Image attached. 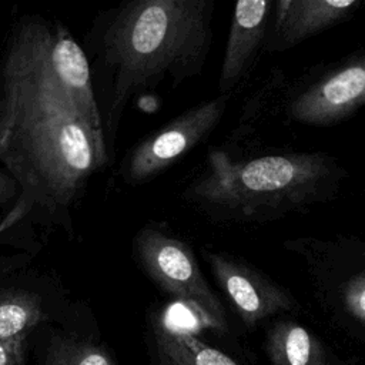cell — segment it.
<instances>
[{"label":"cell","instance_id":"1","mask_svg":"<svg viewBox=\"0 0 365 365\" xmlns=\"http://www.w3.org/2000/svg\"><path fill=\"white\" fill-rule=\"evenodd\" d=\"M50 21L14 23L0 57V168L19 195L0 232L21 228L74 230V210L88 181L103 171L110 148L61 90L48 60Z\"/></svg>","mask_w":365,"mask_h":365},{"label":"cell","instance_id":"2","mask_svg":"<svg viewBox=\"0 0 365 365\" xmlns=\"http://www.w3.org/2000/svg\"><path fill=\"white\" fill-rule=\"evenodd\" d=\"M212 0H134L100 13L87 34L104 137L111 147L128 101L197 77L212 44Z\"/></svg>","mask_w":365,"mask_h":365},{"label":"cell","instance_id":"3","mask_svg":"<svg viewBox=\"0 0 365 365\" xmlns=\"http://www.w3.org/2000/svg\"><path fill=\"white\" fill-rule=\"evenodd\" d=\"M345 175L324 153L234 158L212 148L182 195L212 220L264 222L334 198Z\"/></svg>","mask_w":365,"mask_h":365},{"label":"cell","instance_id":"4","mask_svg":"<svg viewBox=\"0 0 365 365\" xmlns=\"http://www.w3.org/2000/svg\"><path fill=\"white\" fill-rule=\"evenodd\" d=\"M138 268L174 301L201 311L218 328L227 325L225 309L205 279L192 248L160 224L141 227L131 244Z\"/></svg>","mask_w":365,"mask_h":365},{"label":"cell","instance_id":"5","mask_svg":"<svg viewBox=\"0 0 365 365\" xmlns=\"http://www.w3.org/2000/svg\"><path fill=\"white\" fill-rule=\"evenodd\" d=\"M230 94H218L185 110L135 144L121 165L127 184H143L202 143L221 121Z\"/></svg>","mask_w":365,"mask_h":365},{"label":"cell","instance_id":"6","mask_svg":"<svg viewBox=\"0 0 365 365\" xmlns=\"http://www.w3.org/2000/svg\"><path fill=\"white\" fill-rule=\"evenodd\" d=\"M344 314L365 327V242L358 238H297L287 244Z\"/></svg>","mask_w":365,"mask_h":365},{"label":"cell","instance_id":"7","mask_svg":"<svg viewBox=\"0 0 365 365\" xmlns=\"http://www.w3.org/2000/svg\"><path fill=\"white\" fill-rule=\"evenodd\" d=\"M202 255L220 289L245 325L254 327L295 308V299L287 289L247 261L214 250H204Z\"/></svg>","mask_w":365,"mask_h":365},{"label":"cell","instance_id":"8","mask_svg":"<svg viewBox=\"0 0 365 365\" xmlns=\"http://www.w3.org/2000/svg\"><path fill=\"white\" fill-rule=\"evenodd\" d=\"M365 106V53L328 70L298 91L287 106L288 115L308 125H332Z\"/></svg>","mask_w":365,"mask_h":365},{"label":"cell","instance_id":"9","mask_svg":"<svg viewBox=\"0 0 365 365\" xmlns=\"http://www.w3.org/2000/svg\"><path fill=\"white\" fill-rule=\"evenodd\" d=\"M217 325L197 308L173 301L151 317L157 365H238L225 352L201 338L202 329Z\"/></svg>","mask_w":365,"mask_h":365},{"label":"cell","instance_id":"10","mask_svg":"<svg viewBox=\"0 0 365 365\" xmlns=\"http://www.w3.org/2000/svg\"><path fill=\"white\" fill-rule=\"evenodd\" d=\"M17 269L0 278V339L26 345V339L48 319L57 282L46 272Z\"/></svg>","mask_w":365,"mask_h":365},{"label":"cell","instance_id":"11","mask_svg":"<svg viewBox=\"0 0 365 365\" xmlns=\"http://www.w3.org/2000/svg\"><path fill=\"white\" fill-rule=\"evenodd\" d=\"M48 60L61 90L78 114L98 137L106 140L90 58L61 21H50Z\"/></svg>","mask_w":365,"mask_h":365},{"label":"cell","instance_id":"12","mask_svg":"<svg viewBox=\"0 0 365 365\" xmlns=\"http://www.w3.org/2000/svg\"><path fill=\"white\" fill-rule=\"evenodd\" d=\"M272 7V0L235 3L218 77L220 94H230L251 70L259 51L265 50Z\"/></svg>","mask_w":365,"mask_h":365},{"label":"cell","instance_id":"13","mask_svg":"<svg viewBox=\"0 0 365 365\" xmlns=\"http://www.w3.org/2000/svg\"><path fill=\"white\" fill-rule=\"evenodd\" d=\"M358 0H278L274 1L265 51H282L346 20Z\"/></svg>","mask_w":365,"mask_h":365},{"label":"cell","instance_id":"14","mask_svg":"<svg viewBox=\"0 0 365 365\" xmlns=\"http://www.w3.org/2000/svg\"><path fill=\"white\" fill-rule=\"evenodd\" d=\"M265 351L272 365H328L319 339L291 319L278 321L269 328Z\"/></svg>","mask_w":365,"mask_h":365},{"label":"cell","instance_id":"15","mask_svg":"<svg viewBox=\"0 0 365 365\" xmlns=\"http://www.w3.org/2000/svg\"><path fill=\"white\" fill-rule=\"evenodd\" d=\"M47 365H115L108 352L87 339L56 335L51 339Z\"/></svg>","mask_w":365,"mask_h":365},{"label":"cell","instance_id":"16","mask_svg":"<svg viewBox=\"0 0 365 365\" xmlns=\"http://www.w3.org/2000/svg\"><path fill=\"white\" fill-rule=\"evenodd\" d=\"M36 254L27 251H6L0 252V278L31 265Z\"/></svg>","mask_w":365,"mask_h":365},{"label":"cell","instance_id":"17","mask_svg":"<svg viewBox=\"0 0 365 365\" xmlns=\"http://www.w3.org/2000/svg\"><path fill=\"white\" fill-rule=\"evenodd\" d=\"M17 195L19 188L16 182L11 180V177L7 175L3 168H0V207L3 208V212L13 205Z\"/></svg>","mask_w":365,"mask_h":365},{"label":"cell","instance_id":"18","mask_svg":"<svg viewBox=\"0 0 365 365\" xmlns=\"http://www.w3.org/2000/svg\"><path fill=\"white\" fill-rule=\"evenodd\" d=\"M24 346L23 344L0 339V365H20Z\"/></svg>","mask_w":365,"mask_h":365}]
</instances>
